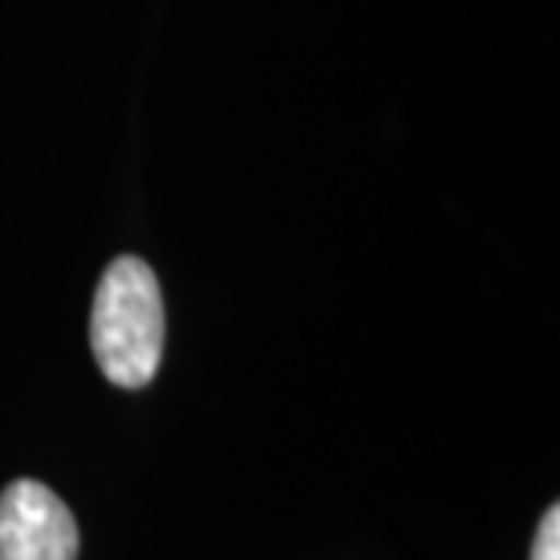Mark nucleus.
<instances>
[{
	"label": "nucleus",
	"instance_id": "nucleus-1",
	"mask_svg": "<svg viewBox=\"0 0 560 560\" xmlns=\"http://www.w3.org/2000/svg\"><path fill=\"white\" fill-rule=\"evenodd\" d=\"M92 353L120 389H142L161 368L164 302L153 270L136 255L106 266L92 302Z\"/></svg>",
	"mask_w": 560,
	"mask_h": 560
},
{
	"label": "nucleus",
	"instance_id": "nucleus-2",
	"mask_svg": "<svg viewBox=\"0 0 560 560\" xmlns=\"http://www.w3.org/2000/svg\"><path fill=\"white\" fill-rule=\"evenodd\" d=\"M81 532L70 506L40 480L0 491V560H77Z\"/></svg>",
	"mask_w": 560,
	"mask_h": 560
},
{
	"label": "nucleus",
	"instance_id": "nucleus-3",
	"mask_svg": "<svg viewBox=\"0 0 560 560\" xmlns=\"http://www.w3.org/2000/svg\"><path fill=\"white\" fill-rule=\"evenodd\" d=\"M532 560H560V506L546 510L539 532H535Z\"/></svg>",
	"mask_w": 560,
	"mask_h": 560
}]
</instances>
